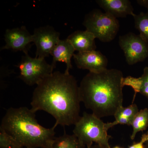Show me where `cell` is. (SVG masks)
<instances>
[{
	"mask_svg": "<svg viewBox=\"0 0 148 148\" xmlns=\"http://www.w3.org/2000/svg\"><path fill=\"white\" fill-rule=\"evenodd\" d=\"M135 20V27L140 32V35L148 42V11L146 13L141 12L133 16Z\"/></svg>",
	"mask_w": 148,
	"mask_h": 148,
	"instance_id": "cell-17",
	"label": "cell"
},
{
	"mask_svg": "<svg viewBox=\"0 0 148 148\" xmlns=\"http://www.w3.org/2000/svg\"><path fill=\"white\" fill-rule=\"evenodd\" d=\"M95 36L87 30L77 31L69 36L67 40L78 52L95 50Z\"/></svg>",
	"mask_w": 148,
	"mask_h": 148,
	"instance_id": "cell-13",
	"label": "cell"
},
{
	"mask_svg": "<svg viewBox=\"0 0 148 148\" xmlns=\"http://www.w3.org/2000/svg\"><path fill=\"white\" fill-rule=\"evenodd\" d=\"M18 141L0 128V148H22Z\"/></svg>",
	"mask_w": 148,
	"mask_h": 148,
	"instance_id": "cell-18",
	"label": "cell"
},
{
	"mask_svg": "<svg viewBox=\"0 0 148 148\" xmlns=\"http://www.w3.org/2000/svg\"><path fill=\"white\" fill-rule=\"evenodd\" d=\"M122 72L108 69L99 72H89L79 86L81 102L99 118L114 116L123 106Z\"/></svg>",
	"mask_w": 148,
	"mask_h": 148,
	"instance_id": "cell-2",
	"label": "cell"
},
{
	"mask_svg": "<svg viewBox=\"0 0 148 148\" xmlns=\"http://www.w3.org/2000/svg\"><path fill=\"white\" fill-rule=\"evenodd\" d=\"M146 142V138L143 135L140 142L137 143H133L132 145L130 146L127 148H146L145 146Z\"/></svg>",
	"mask_w": 148,
	"mask_h": 148,
	"instance_id": "cell-21",
	"label": "cell"
},
{
	"mask_svg": "<svg viewBox=\"0 0 148 148\" xmlns=\"http://www.w3.org/2000/svg\"><path fill=\"white\" fill-rule=\"evenodd\" d=\"M79 86L70 73L53 72L37 85L33 92L31 110H42L52 115L54 125H75L79 119Z\"/></svg>",
	"mask_w": 148,
	"mask_h": 148,
	"instance_id": "cell-1",
	"label": "cell"
},
{
	"mask_svg": "<svg viewBox=\"0 0 148 148\" xmlns=\"http://www.w3.org/2000/svg\"><path fill=\"white\" fill-rule=\"evenodd\" d=\"M75 51L74 47L67 39L60 40L51 53L53 57L51 65L55 69L57 62H64L66 65L65 73H70L69 71L73 68L71 58L73 57Z\"/></svg>",
	"mask_w": 148,
	"mask_h": 148,
	"instance_id": "cell-12",
	"label": "cell"
},
{
	"mask_svg": "<svg viewBox=\"0 0 148 148\" xmlns=\"http://www.w3.org/2000/svg\"><path fill=\"white\" fill-rule=\"evenodd\" d=\"M144 135L145 136L146 139H147V141L145 144V147L146 148H148V132L144 134Z\"/></svg>",
	"mask_w": 148,
	"mask_h": 148,
	"instance_id": "cell-23",
	"label": "cell"
},
{
	"mask_svg": "<svg viewBox=\"0 0 148 148\" xmlns=\"http://www.w3.org/2000/svg\"></svg>",
	"mask_w": 148,
	"mask_h": 148,
	"instance_id": "cell-26",
	"label": "cell"
},
{
	"mask_svg": "<svg viewBox=\"0 0 148 148\" xmlns=\"http://www.w3.org/2000/svg\"><path fill=\"white\" fill-rule=\"evenodd\" d=\"M74 134L68 135L66 132L59 137L54 138L50 148H85Z\"/></svg>",
	"mask_w": 148,
	"mask_h": 148,
	"instance_id": "cell-15",
	"label": "cell"
},
{
	"mask_svg": "<svg viewBox=\"0 0 148 148\" xmlns=\"http://www.w3.org/2000/svg\"><path fill=\"white\" fill-rule=\"evenodd\" d=\"M96 2L105 12L117 18L134 16V8L129 0H97Z\"/></svg>",
	"mask_w": 148,
	"mask_h": 148,
	"instance_id": "cell-11",
	"label": "cell"
},
{
	"mask_svg": "<svg viewBox=\"0 0 148 148\" xmlns=\"http://www.w3.org/2000/svg\"><path fill=\"white\" fill-rule=\"evenodd\" d=\"M4 38L5 45L2 49L21 51L25 55L28 54L29 46L33 42V36L25 27L7 29Z\"/></svg>",
	"mask_w": 148,
	"mask_h": 148,
	"instance_id": "cell-9",
	"label": "cell"
},
{
	"mask_svg": "<svg viewBox=\"0 0 148 148\" xmlns=\"http://www.w3.org/2000/svg\"><path fill=\"white\" fill-rule=\"evenodd\" d=\"M33 42L36 47V58H45L49 56L60 40V33L50 26L35 29Z\"/></svg>",
	"mask_w": 148,
	"mask_h": 148,
	"instance_id": "cell-8",
	"label": "cell"
},
{
	"mask_svg": "<svg viewBox=\"0 0 148 148\" xmlns=\"http://www.w3.org/2000/svg\"><path fill=\"white\" fill-rule=\"evenodd\" d=\"M36 113L27 107L10 108L2 119L1 127L27 148H50L55 137L54 125L50 128L40 125Z\"/></svg>",
	"mask_w": 148,
	"mask_h": 148,
	"instance_id": "cell-3",
	"label": "cell"
},
{
	"mask_svg": "<svg viewBox=\"0 0 148 148\" xmlns=\"http://www.w3.org/2000/svg\"><path fill=\"white\" fill-rule=\"evenodd\" d=\"M111 148H124L121 147H119V146H115V147H113Z\"/></svg>",
	"mask_w": 148,
	"mask_h": 148,
	"instance_id": "cell-25",
	"label": "cell"
},
{
	"mask_svg": "<svg viewBox=\"0 0 148 148\" xmlns=\"http://www.w3.org/2000/svg\"><path fill=\"white\" fill-rule=\"evenodd\" d=\"M17 67L20 71L19 77L29 86L37 85L53 73L54 69L45 58H32L28 54L22 57Z\"/></svg>",
	"mask_w": 148,
	"mask_h": 148,
	"instance_id": "cell-6",
	"label": "cell"
},
{
	"mask_svg": "<svg viewBox=\"0 0 148 148\" xmlns=\"http://www.w3.org/2000/svg\"><path fill=\"white\" fill-rule=\"evenodd\" d=\"M119 45L127 64L133 65L148 58V42L132 32L120 36Z\"/></svg>",
	"mask_w": 148,
	"mask_h": 148,
	"instance_id": "cell-7",
	"label": "cell"
},
{
	"mask_svg": "<svg viewBox=\"0 0 148 148\" xmlns=\"http://www.w3.org/2000/svg\"><path fill=\"white\" fill-rule=\"evenodd\" d=\"M131 126L133 128L131 140L135 139L137 133L146 130L148 126V109L147 108L141 110L136 115L132 121Z\"/></svg>",
	"mask_w": 148,
	"mask_h": 148,
	"instance_id": "cell-16",
	"label": "cell"
},
{
	"mask_svg": "<svg viewBox=\"0 0 148 148\" xmlns=\"http://www.w3.org/2000/svg\"><path fill=\"white\" fill-rule=\"evenodd\" d=\"M139 111L138 106L135 104L132 103L126 108L122 106L114 115L115 120L112 122L106 123V127L109 130L118 124L131 125L132 121Z\"/></svg>",
	"mask_w": 148,
	"mask_h": 148,
	"instance_id": "cell-14",
	"label": "cell"
},
{
	"mask_svg": "<svg viewBox=\"0 0 148 148\" xmlns=\"http://www.w3.org/2000/svg\"><path fill=\"white\" fill-rule=\"evenodd\" d=\"M137 2L139 5L147 9L148 11V0H137Z\"/></svg>",
	"mask_w": 148,
	"mask_h": 148,
	"instance_id": "cell-22",
	"label": "cell"
},
{
	"mask_svg": "<svg viewBox=\"0 0 148 148\" xmlns=\"http://www.w3.org/2000/svg\"><path fill=\"white\" fill-rule=\"evenodd\" d=\"M83 25L96 38L104 42L112 41L119 29L117 18L99 9L93 10L85 16Z\"/></svg>",
	"mask_w": 148,
	"mask_h": 148,
	"instance_id": "cell-5",
	"label": "cell"
},
{
	"mask_svg": "<svg viewBox=\"0 0 148 148\" xmlns=\"http://www.w3.org/2000/svg\"><path fill=\"white\" fill-rule=\"evenodd\" d=\"M73 58L79 69L91 73H99L107 69L108 58L98 51L78 52L74 54Z\"/></svg>",
	"mask_w": 148,
	"mask_h": 148,
	"instance_id": "cell-10",
	"label": "cell"
},
{
	"mask_svg": "<svg viewBox=\"0 0 148 148\" xmlns=\"http://www.w3.org/2000/svg\"><path fill=\"white\" fill-rule=\"evenodd\" d=\"M106 148L103 147L102 146L99 145H97V144H95L94 145H92L91 147H90V148Z\"/></svg>",
	"mask_w": 148,
	"mask_h": 148,
	"instance_id": "cell-24",
	"label": "cell"
},
{
	"mask_svg": "<svg viewBox=\"0 0 148 148\" xmlns=\"http://www.w3.org/2000/svg\"><path fill=\"white\" fill-rule=\"evenodd\" d=\"M140 77L142 79V86L140 93L148 100V67L145 68L143 75Z\"/></svg>",
	"mask_w": 148,
	"mask_h": 148,
	"instance_id": "cell-20",
	"label": "cell"
},
{
	"mask_svg": "<svg viewBox=\"0 0 148 148\" xmlns=\"http://www.w3.org/2000/svg\"><path fill=\"white\" fill-rule=\"evenodd\" d=\"M122 85L123 87L125 86H129L132 87L135 91L133 100L135 98V95L137 92H140L142 86V79L141 77L139 78L133 77L131 76H128L123 77L122 79Z\"/></svg>",
	"mask_w": 148,
	"mask_h": 148,
	"instance_id": "cell-19",
	"label": "cell"
},
{
	"mask_svg": "<svg viewBox=\"0 0 148 148\" xmlns=\"http://www.w3.org/2000/svg\"><path fill=\"white\" fill-rule=\"evenodd\" d=\"M74 125V135L87 148L94 143L104 148H111L109 141L111 136L108 135L106 123L95 115L84 112Z\"/></svg>",
	"mask_w": 148,
	"mask_h": 148,
	"instance_id": "cell-4",
	"label": "cell"
}]
</instances>
